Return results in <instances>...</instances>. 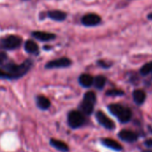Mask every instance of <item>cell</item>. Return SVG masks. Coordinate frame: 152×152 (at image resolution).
Here are the masks:
<instances>
[{"instance_id":"6da1fadb","label":"cell","mask_w":152,"mask_h":152,"mask_svg":"<svg viewBox=\"0 0 152 152\" xmlns=\"http://www.w3.org/2000/svg\"><path fill=\"white\" fill-rule=\"evenodd\" d=\"M32 61H26L20 65L7 64L0 69V78L3 79H17L24 76L31 68Z\"/></svg>"},{"instance_id":"7a4b0ae2","label":"cell","mask_w":152,"mask_h":152,"mask_svg":"<svg viewBox=\"0 0 152 152\" xmlns=\"http://www.w3.org/2000/svg\"><path fill=\"white\" fill-rule=\"evenodd\" d=\"M96 102V96L94 92H87L84 95V100L80 104V110L83 114L90 115L92 114L94 107V103Z\"/></svg>"},{"instance_id":"3957f363","label":"cell","mask_w":152,"mask_h":152,"mask_svg":"<svg viewBox=\"0 0 152 152\" xmlns=\"http://www.w3.org/2000/svg\"><path fill=\"white\" fill-rule=\"evenodd\" d=\"M21 45V38L15 35L7 36L0 40V48L4 50H14Z\"/></svg>"},{"instance_id":"277c9868","label":"cell","mask_w":152,"mask_h":152,"mask_svg":"<svg viewBox=\"0 0 152 152\" xmlns=\"http://www.w3.org/2000/svg\"><path fill=\"white\" fill-rule=\"evenodd\" d=\"M85 117L81 111L72 110L68 115V123L71 128H78L85 124Z\"/></svg>"},{"instance_id":"5b68a950","label":"cell","mask_w":152,"mask_h":152,"mask_svg":"<svg viewBox=\"0 0 152 152\" xmlns=\"http://www.w3.org/2000/svg\"><path fill=\"white\" fill-rule=\"evenodd\" d=\"M71 65V61L66 57H62L57 60L51 61L46 63V69H56V68H66Z\"/></svg>"},{"instance_id":"8992f818","label":"cell","mask_w":152,"mask_h":152,"mask_svg":"<svg viewBox=\"0 0 152 152\" xmlns=\"http://www.w3.org/2000/svg\"><path fill=\"white\" fill-rule=\"evenodd\" d=\"M96 119H97V121L99 122V124L100 125H102L103 127H105V128H107V129H113L114 127H115V124H114V122L111 120V119H110L103 112H102V111H98L97 113H96Z\"/></svg>"},{"instance_id":"52a82bcc","label":"cell","mask_w":152,"mask_h":152,"mask_svg":"<svg viewBox=\"0 0 152 152\" xmlns=\"http://www.w3.org/2000/svg\"><path fill=\"white\" fill-rule=\"evenodd\" d=\"M100 22H101V17L95 13H88L82 18V23L88 27L98 25Z\"/></svg>"},{"instance_id":"ba28073f","label":"cell","mask_w":152,"mask_h":152,"mask_svg":"<svg viewBox=\"0 0 152 152\" xmlns=\"http://www.w3.org/2000/svg\"><path fill=\"white\" fill-rule=\"evenodd\" d=\"M119 138L125 142H135L138 138V135L134 133V132H132V131H129V130H122L119 134H118Z\"/></svg>"},{"instance_id":"9c48e42d","label":"cell","mask_w":152,"mask_h":152,"mask_svg":"<svg viewBox=\"0 0 152 152\" xmlns=\"http://www.w3.org/2000/svg\"><path fill=\"white\" fill-rule=\"evenodd\" d=\"M32 36L40 41H49L55 38V35L47 32H43V31H35L32 33Z\"/></svg>"},{"instance_id":"30bf717a","label":"cell","mask_w":152,"mask_h":152,"mask_svg":"<svg viewBox=\"0 0 152 152\" xmlns=\"http://www.w3.org/2000/svg\"><path fill=\"white\" fill-rule=\"evenodd\" d=\"M50 144L53 148H55L56 150H58L59 151L61 152H68L69 150L68 145L65 142H61L60 140H57V139H51L50 140Z\"/></svg>"},{"instance_id":"8fae6325","label":"cell","mask_w":152,"mask_h":152,"mask_svg":"<svg viewBox=\"0 0 152 152\" xmlns=\"http://www.w3.org/2000/svg\"><path fill=\"white\" fill-rule=\"evenodd\" d=\"M102 143L107 147V148H110L111 150H114V151H121L122 150V146L115 140H112V139H110V138H106V139H103L102 141Z\"/></svg>"},{"instance_id":"7c38bea8","label":"cell","mask_w":152,"mask_h":152,"mask_svg":"<svg viewBox=\"0 0 152 152\" xmlns=\"http://www.w3.org/2000/svg\"><path fill=\"white\" fill-rule=\"evenodd\" d=\"M48 16L53 20H56V21H62L66 19V13L64 12H61V11H58V10H53V11H50L48 12Z\"/></svg>"},{"instance_id":"4fadbf2b","label":"cell","mask_w":152,"mask_h":152,"mask_svg":"<svg viewBox=\"0 0 152 152\" xmlns=\"http://www.w3.org/2000/svg\"><path fill=\"white\" fill-rule=\"evenodd\" d=\"M37 105L40 110H45L50 108L51 102L46 97H45L43 95H39V96L37 97Z\"/></svg>"},{"instance_id":"5bb4252c","label":"cell","mask_w":152,"mask_h":152,"mask_svg":"<svg viewBox=\"0 0 152 152\" xmlns=\"http://www.w3.org/2000/svg\"><path fill=\"white\" fill-rule=\"evenodd\" d=\"M79 84L84 87H90L94 84V78L88 74H83L79 77Z\"/></svg>"},{"instance_id":"9a60e30c","label":"cell","mask_w":152,"mask_h":152,"mask_svg":"<svg viewBox=\"0 0 152 152\" xmlns=\"http://www.w3.org/2000/svg\"><path fill=\"white\" fill-rule=\"evenodd\" d=\"M134 100L137 104H142L146 99V94L142 90H135L133 94Z\"/></svg>"},{"instance_id":"2e32d148","label":"cell","mask_w":152,"mask_h":152,"mask_svg":"<svg viewBox=\"0 0 152 152\" xmlns=\"http://www.w3.org/2000/svg\"><path fill=\"white\" fill-rule=\"evenodd\" d=\"M24 48L28 53H37L38 52V45L32 40H28L25 43Z\"/></svg>"},{"instance_id":"e0dca14e","label":"cell","mask_w":152,"mask_h":152,"mask_svg":"<svg viewBox=\"0 0 152 152\" xmlns=\"http://www.w3.org/2000/svg\"><path fill=\"white\" fill-rule=\"evenodd\" d=\"M131 118H132V112H131V110H130L129 109H127V108H125L124 110L122 111V113L118 117V118L119 119V121L122 122V123H126V122H128V121L131 119Z\"/></svg>"},{"instance_id":"ac0fdd59","label":"cell","mask_w":152,"mask_h":152,"mask_svg":"<svg viewBox=\"0 0 152 152\" xmlns=\"http://www.w3.org/2000/svg\"><path fill=\"white\" fill-rule=\"evenodd\" d=\"M108 108H109V110L110 111V113L116 117H118L125 109L123 106H121L119 104H110Z\"/></svg>"},{"instance_id":"d6986e66","label":"cell","mask_w":152,"mask_h":152,"mask_svg":"<svg viewBox=\"0 0 152 152\" xmlns=\"http://www.w3.org/2000/svg\"><path fill=\"white\" fill-rule=\"evenodd\" d=\"M94 84L97 89H102L106 84V78L103 76H98L94 79Z\"/></svg>"},{"instance_id":"ffe728a7","label":"cell","mask_w":152,"mask_h":152,"mask_svg":"<svg viewBox=\"0 0 152 152\" xmlns=\"http://www.w3.org/2000/svg\"><path fill=\"white\" fill-rule=\"evenodd\" d=\"M151 72H152V61L151 62H149L147 64H145L142 69H141V73L142 75H148L150 74Z\"/></svg>"},{"instance_id":"44dd1931","label":"cell","mask_w":152,"mask_h":152,"mask_svg":"<svg viewBox=\"0 0 152 152\" xmlns=\"http://www.w3.org/2000/svg\"><path fill=\"white\" fill-rule=\"evenodd\" d=\"M106 94L109 96H121L124 94V92L121 90H118V89H112V90L108 91Z\"/></svg>"},{"instance_id":"7402d4cb","label":"cell","mask_w":152,"mask_h":152,"mask_svg":"<svg viewBox=\"0 0 152 152\" xmlns=\"http://www.w3.org/2000/svg\"><path fill=\"white\" fill-rule=\"evenodd\" d=\"M7 60V55L4 52H0V65H3Z\"/></svg>"},{"instance_id":"603a6c76","label":"cell","mask_w":152,"mask_h":152,"mask_svg":"<svg viewBox=\"0 0 152 152\" xmlns=\"http://www.w3.org/2000/svg\"><path fill=\"white\" fill-rule=\"evenodd\" d=\"M144 144L147 146V147H150V148H152V140H147Z\"/></svg>"},{"instance_id":"cb8c5ba5","label":"cell","mask_w":152,"mask_h":152,"mask_svg":"<svg viewBox=\"0 0 152 152\" xmlns=\"http://www.w3.org/2000/svg\"><path fill=\"white\" fill-rule=\"evenodd\" d=\"M149 19H151V20H152V13H151V14L149 15Z\"/></svg>"},{"instance_id":"d4e9b609","label":"cell","mask_w":152,"mask_h":152,"mask_svg":"<svg viewBox=\"0 0 152 152\" xmlns=\"http://www.w3.org/2000/svg\"><path fill=\"white\" fill-rule=\"evenodd\" d=\"M143 152H152V151H145Z\"/></svg>"}]
</instances>
